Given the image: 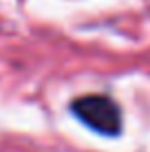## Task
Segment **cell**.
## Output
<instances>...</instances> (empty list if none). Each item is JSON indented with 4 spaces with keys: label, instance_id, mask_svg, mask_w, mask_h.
<instances>
[{
    "label": "cell",
    "instance_id": "obj_1",
    "mask_svg": "<svg viewBox=\"0 0 150 152\" xmlns=\"http://www.w3.org/2000/svg\"><path fill=\"white\" fill-rule=\"evenodd\" d=\"M71 113L86 128L106 137H117L121 132V110L108 95H82L73 99Z\"/></svg>",
    "mask_w": 150,
    "mask_h": 152
}]
</instances>
